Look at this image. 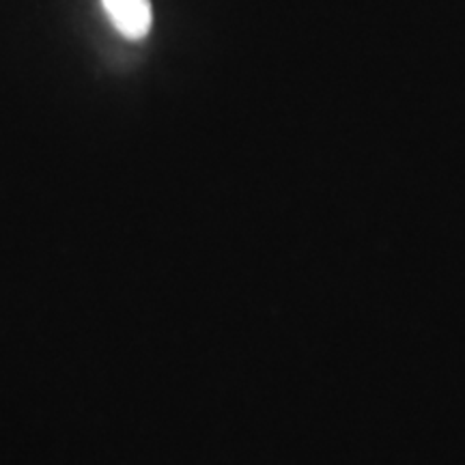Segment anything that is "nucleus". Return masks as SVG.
Here are the masks:
<instances>
[{
    "label": "nucleus",
    "instance_id": "1",
    "mask_svg": "<svg viewBox=\"0 0 465 465\" xmlns=\"http://www.w3.org/2000/svg\"><path fill=\"white\" fill-rule=\"evenodd\" d=\"M110 22L127 39L147 37L153 25L151 0H102Z\"/></svg>",
    "mask_w": 465,
    "mask_h": 465
}]
</instances>
